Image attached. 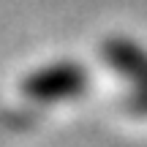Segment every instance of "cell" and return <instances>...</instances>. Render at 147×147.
Masks as SVG:
<instances>
[{"label": "cell", "mask_w": 147, "mask_h": 147, "mask_svg": "<svg viewBox=\"0 0 147 147\" xmlns=\"http://www.w3.org/2000/svg\"><path fill=\"white\" fill-rule=\"evenodd\" d=\"M90 84V74L79 63H52L27 74L19 82V93L36 104H57L79 98Z\"/></svg>", "instance_id": "6da1fadb"}, {"label": "cell", "mask_w": 147, "mask_h": 147, "mask_svg": "<svg viewBox=\"0 0 147 147\" xmlns=\"http://www.w3.org/2000/svg\"><path fill=\"white\" fill-rule=\"evenodd\" d=\"M104 57L112 68L128 76L139 90H147V52L125 38H112L104 44Z\"/></svg>", "instance_id": "7a4b0ae2"}]
</instances>
